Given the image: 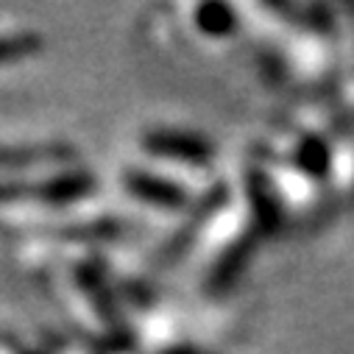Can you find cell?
Masks as SVG:
<instances>
[{
  "mask_svg": "<svg viewBox=\"0 0 354 354\" xmlns=\"http://www.w3.org/2000/svg\"><path fill=\"white\" fill-rule=\"evenodd\" d=\"M248 196H251V207H254V218L257 226L265 232H274L282 226V204L274 193V187L268 185L262 173H251L248 182Z\"/></svg>",
  "mask_w": 354,
  "mask_h": 354,
  "instance_id": "6da1fadb",
  "label": "cell"
},
{
  "mask_svg": "<svg viewBox=\"0 0 354 354\" xmlns=\"http://www.w3.org/2000/svg\"><path fill=\"white\" fill-rule=\"evenodd\" d=\"M296 167L301 170V173H307L310 179H326L329 176V170H332V148H329V142L324 140V137H318V134H307L301 142H299V148H296Z\"/></svg>",
  "mask_w": 354,
  "mask_h": 354,
  "instance_id": "7a4b0ae2",
  "label": "cell"
}]
</instances>
